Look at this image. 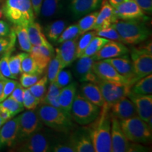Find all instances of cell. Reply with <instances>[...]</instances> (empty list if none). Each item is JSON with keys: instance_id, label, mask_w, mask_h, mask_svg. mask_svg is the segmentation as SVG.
I'll return each mask as SVG.
<instances>
[{"instance_id": "e0dca14e", "label": "cell", "mask_w": 152, "mask_h": 152, "mask_svg": "<svg viewBox=\"0 0 152 152\" xmlns=\"http://www.w3.org/2000/svg\"><path fill=\"white\" fill-rule=\"evenodd\" d=\"M128 52V49L125 44L109 40L92 57L95 61H96L123 56Z\"/></svg>"}, {"instance_id": "e575fe53", "label": "cell", "mask_w": 152, "mask_h": 152, "mask_svg": "<svg viewBox=\"0 0 152 152\" xmlns=\"http://www.w3.org/2000/svg\"><path fill=\"white\" fill-rule=\"evenodd\" d=\"M61 0H43L40 14L45 18L54 16L60 8Z\"/></svg>"}, {"instance_id": "c3c4849f", "label": "cell", "mask_w": 152, "mask_h": 152, "mask_svg": "<svg viewBox=\"0 0 152 152\" xmlns=\"http://www.w3.org/2000/svg\"><path fill=\"white\" fill-rule=\"evenodd\" d=\"M23 93H24V88L20 83H18L16 87L13 91L12 93L10 94V97L14 99L18 103L23 104Z\"/></svg>"}, {"instance_id": "cb8c5ba5", "label": "cell", "mask_w": 152, "mask_h": 152, "mask_svg": "<svg viewBox=\"0 0 152 152\" xmlns=\"http://www.w3.org/2000/svg\"><path fill=\"white\" fill-rule=\"evenodd\" d=\"M102 0H71V10L75 18L85 16L99 7Z\"/></svg>"}, {"instance_id": "11a10c76", "label": "cell", "mask_w": 152, "mask_h": 152, "mask_svg": "<svg viewBox=\"0 0 152 152\" xmlns=\"http://www.w3.org/2000/svg\"><path fill=\"white\" fill-rule=\"evenodd\" d=\"M6 79H7V77H3V76L0 75V96H1V93H2Z\"/></svg>"}, {"instance_id": "8fae6325", "label": "cell", "mask_w": 152, "mask_h": 152, "mask_svg": "<svg viewBox=\"0 0 152 152\" xmlns=\"http://www.w3.org/2000/svg\"><path fill=\"white\" fill-rule=\"evenodd\" d=\"M130 59L138 80L152 73V54L139 47H132Z\"/></svg>"}, {"instance_id": "f907efd6", "label": "cell", "mask_w": 152, "mask_h": 152, "mask_svg": "<svg viewBox=\"0 0 152 152\" xmlns=\"http://www.w3.org/2000/svg\"><path fill=\"white\" fill-rule=\"evenodd\" d=\"M134 1L144 12L151 14L152 11V0H134Z\"/></svg>"}, {"instance_id": "9f6ffc18", "label": "cell", "mask_w": 152, "mask_h": 152, "mask_svg": "<svg viewBox=\"0 0 152 152\" xmlns=\"http://www.w3.org/2000/svg\"><path fill=\"white\" fill-rule=\"evenodd\" d=\"M123 1H124V0H108V1L110 3V4H111L113 7L119 4L120 3H121Z\"/></svg>"}, {"instance_id": "4fadbf2b", "label": "cell", "mask_w": 152, "mask_h": 152, "mask_svg": "<svg viewBox=\"0 0 152 152\" xmlns=\"http://www.w3.org/2000/svg\"><path fill=\"white\" fill-rule=\"evenodd\" d=\"M113 12L119 20H134L145 17L144 11L134 0H124L113 7Z\"/></svg>"}, {"instance_id": "7a4b0ae2", "label": "cell", "mask_w": 152, "mask_h": 152, "mask_svg": "<svg viewBox=\"0 0 152 152\" xmlns=\"http://www.w3.org/2000/svg\"><path fill=\"white\" fill-rule=\"evenodd\" d=\"M111 26L118 33L123 44L135 45L146 41L149 37L150 31L144 23L139 19L118 20Z\"/></svg>"}, {"instance_id": "f6af8a7d", "label": "cell", "mask_w": 152, "mask_h": 152, "mask_svg": "<svg viewBox=\"0 0 152 152\" xmlns=\"http://www.w3.org/2000/svg\"><path fill=\"white\" fill-rule=\"evenodd\" d=\"M41 75L37 73H22L20 77V83L23 88H29L40 79Z\"/></svg>"}, {"instance_id": "ab89813d", "label": "cell", "mask_w": 152, "mask_h": 152, "mask_svg": "<svg viewBox=\"0 0 152 152\" xmlns=\"http://www.w3.org/2000/svg\"><path fill=\"white\" fill-rule=\"evenodd\" d=\"M79 36L80 35L78 26L77 24H73L64 29L56 42L58 44H61L65 41L73 39Z\"/></svg>"}, {"instance_id": "4316f807", "label": "cell", "mask_w": 152, "mask_h": 152, "mask_svg": "<svg viewBox=\"0 0 152 152\" xmlns=\"http://www.w3.org/2000/svg\"><path fill=\"white\" fill-rule=\"evenodd\" d=\"M69 143L75 152H95L90 134L87 133L73 134L70 139Z\"/></svg>"}, {"instance_id": "5bb4252c", "label": "cell", "mask_w": 152, "mask_h": 152, "mask_svg": "<svg viewBox=\"0 0 152 152\" xmlns=\"http://www.w3.org/2000/svg\"><path fill=\"white\" fill-rule=\"evenodd\" d=\"M104 61L111 64L118 71V73L125 77L128 80L129 84L132 86L138 80L133 68L132 61L126 54L123 55V56H121L115 58H108V59H104Z\"/></svg>"}, {"instance_id": "4dcf8cb0", "label": "cell", "mask_w": 152, "mask_h": 152, "mask_svg": "<svg viewBox=\"0 0 152 152\" xmlns=\"http://www.w3.org/2000/svg\"><path fill=\"white\" fill-rule=\"evenodd\" d=\"M97 14L98 11H94V12L92 11L90 14L85 15V16L79 20L77 23V26L79 28L80 35H83L90 30H93Z\"/></svg>"}, {"instance_id": "7bdbcfd3", "label": "cell", "mask_w": 152, "mask_h": 152, "mask_svg": "<svg viewBox=\"0 0 152 152\" xmlns=\"http://www.w3.org/2000/svg\"><path fill=\"white\" fill-rule=\"evenodd\" d=\"M37 73L42 75V73L39 69L38 66L36 64L33 58L28 55L23 59L21 63V73Z\"/></svg>"}, {"instance_id": "94428289", "label": "cell", "mask_w": 152, "mask_h": 152, "mask_svg": "<svg viewBox=\"0 0 152 152\" xmlns=\"http://www.w3.org/2000/svg\"><path fill=\"white\" fill-rule=\"evenodd\" d=\"M1 147V143H0V148Z\"/></svg>"}, {"instance_id": "ac0fdd59", "label": "cell", "mask_w": 152, "mask_h": 152, "mask_svg": "<svg viewBox=\"0 0 152 152\" xmlns=\"http://www.w3.org/2000/svg\"><path fill=\"white\" fill-rule=\"evenodd\" d=\"M19 129V116L9 120L0 128V143L1 147H11L17 141Z\"/></svg>"}, {"instance_id": "d4e9b609", "label": "cell", "mask_w": 152, "mask_h": 152, "mask_svg": "<svg viewBox=\"0 0 152 152\" xmlns=\"http://www.w3.org/2000/svg\"><path fill=\"white\" fill-rule=\"evenodd\" d=\"M80 94L92 104L102 108L104 100L99 87L96 83L87 82L80 86Z\"/></svg>"}, {"instance_id": "bcb514c9", "label": "cell", "mask_w": 152, "mask_h": 152, "mask_svg": "<svg viewBox=\"0 0 152 152\" xmlns=\"http://www.w3.org/2000/svg\"><path fill=\"white\" fill-rule=\"evenodd\" d=\"M72 81L71 73L68 70L61 69L57 74L55 83L61 88L66 87Z\"/></svg>"}, {"instance_id": "7402d4cb", "label": "cell", "mask_w": 152, "mask_h": 152, "mask_svg": "<svg viewBox=\"0 0 152 152\" xmlns=\"http://www.w3.org/2000/svg\"><path fill=\"white\" fill-rule=\"evenodd\" d=\"M30 56L35 61L42 73L47 68L49 61L54 55V50L45 46H33L29 53Z\"/></svg>"}, {"instance_id": "db71d44e", "label": "cell", "mask_w": 152, "mask_h": 152, "mask_svg": "<svg viewBox=\"0 0 152 152\" xmlns=\"http://www.w3.org/2000/svg\"><path fill=\"white\" fill-rule=\"evenodd\" d=\"M0 117L4 121V122H7V121L12 118L11 113H9L8 110L2 107V106H0Z\"/></svg>"}, {"instance_id": "b9f144b4", "label": "cell", "mask_w": 152, "mask_h": 152, "mask_svg": "<svg viewBox=\"0 0 152 152\" xmlns=\"http://www.w3.org/2000/svg\"><path fill=\"white\" fill-rule=\"evenodd\" d=\"M95 33H96V36L104 37L105 39H109V40L122 42V40H121V38L120 37L118 33L112 26H110L109 28H104V29L102 30H95Z\"/></svg>"}, {"instance_id": "f35d334b", "label": "cell", "mask_w": 152, "mask_h": 152, "mask_svg": "<svg viewBox=\"0 0 152 152\" xmlns=\"http://www.w3.org/2000/svg\"><path fill=\"white\" fill-rule=\"evenodd\" d=\"M82 37L79 40H77V47H76V56L77 58H80L82 54L85 51V49L87 48L91 40L96 36L95 30L92 31H88L86 33L80 35Z\"/></svg>"}, {"instance_id": "f5cc1de1", "label": "cell", "mask_w": 152, "mask_h": 152, "mask_svg": "<svg viewBox=\"0 0 152 152\" xmlns=\"http://www.w3.org/2000/svg\"><path fill=\"white\" fill-rule=\"evenodd\" d=\"M30 1H31L32 7H33L35 16H39V14H40L41 7L43 0H30Z\"/></svg>"}, {"instance_id": "83f0119b", "label": "cell", "mask_w": 152, "mask_h": 152, "mask_svg": "<svg viewBox=\"0 0 152 152\" xmlns=\"http://www.w3.org/2000/svg\"><path fill=\"white\" fill-rule=\"evenodd\" d=\"M16 36L18 39L19 46L21 50L29 54L31 51L33 45L30 43L28 36V28L26 26H14L13 27Z\"/></svg>"}, {"instance_id": "9a60e30c", "label": "cell", "mask_w": 152, "mask_h": 152, "mask_svg": "<svg viewBox=\"0 0 152 152\" xmlns=\"http://www.w3.org/2000/svg\"><path fill=\"white\" fill-rule=\"evenodd\" d=\"M94 61L92 56H82L78 58L74 68V72L80 81L90 82L96 84L99 78L93 71L92 66Z\"/></svg>"}, {"instance_id": "681fc988", "label": "cell", "mask_w": 152, "mask_h": 152, "mask_svg": "<svg viewBox=\"0 0 152 152\" xmlns=\"http://www.w3.org/2000/svg\"><path fill=\"white\" fill-rule=\"evenodd\" d=\"M50 151L54 152H75L73 148L68 144H56L54 146L50 147Z\"/></svg>"}, {"instance_id": "52a82bcc", "label": "cell", "mask_w": 152, "mask_h": 152, "mask_svg": "<svg viewBox=\"0 0 152 152\" xmlns=\"http://www.w3.org/2000/svg\"><path fill=\"white\" fill-rule=\"evenodd\" d=\"M111 152L145 151V147L127 139L120 125L119 120L111 115Z\"/></svg>"}, {"instance_id": "74e56055", "label": "cell", "mask_w": 152, "mask_h": 152, "mask_svg": "<svg viewBox=\"0 0 152 152\" xmlns=\"http://www.w3.org/2000/svg\"><path fill=\"white\" fill-rule=\"evenodd\" d=\"M0 106H2L8 110L12 118L24 110V106L22 104L18 103L10 96H8L6 99L2 101L0 103Z\"/></svg>"}, {"instance_id": "484cf974", "label": "cell", "mask_w": 152, "mask_h": 152, "mask_svg": "<svg viewBox=\"0 0 152 152\" xmlns=\"http://www.w3.org/2000/svg\"><path fill=\"white\" fill-rule=\"evenodd\" d=\"M76 86L77 85L74 82L69 83L66 87L61 88L58 96V103L62 110L69 115L72 104L76 95Z\"/></svg>"}, {"instance_id": "6125c7cd", "label": "cell", "mask_w": 152, "mask_h": 152, "mask_svg": "<svg viewBox=\"0 0 152 152\" xmlns=\"http://www.w3.org/2000/svg\"><path fill=\"white\" fill-rule=\"evenodd\" d=\"M1 56H0V58H1Z\"/></svg>"}, {"instance_id": "f1b7e54d", "label": "cell", "mask_w": 152, "mask_h": 152, "mask_svg": "<svg viewBox=\"0 0 152 152\" xmlns=\"http://www.w3.org/2000/svg\"><path fill=\"white\" fill-rule=\"evenodd\" d=\"M131 91L139 94H151L152 75L149 74L138 80L131 87Z\"/></svg>"}, {"instance_id": "603a6c76", "label": "cell", "mask_w": 152, "mask_h": 152, "mask_svg": "<svg viewBox=\"0 0 152 152\" xmlns=\"http://www.w3.org/2000/svg\"><path fill=\"white\" fill-rule=\"evenodd\" d=\"M27 28L30 43L33 46H45L54 50L52 45L49 42L46 35L43 33L42 28L39 23L33 21L28 25Z\"/></svg>"}, {"instance_id": "277c9868", "label": "cell", "mask_w": 152, "mask_h": 152, "mask_svg": "<svg viewBox=\"0 0 152 152\" xmlns=\"http://www.w3.org/2000/svg\"><path fill=\"white\" fill-rule=\"evenodd\" d=\"M3 14L14 26H26L35 21L30 0H5Z\"/></svg>"}, {"instance_id": "44dd1931", "label": "cell", "mask_w": 152, "mask_h": 152, "mask_svg": "<svg viewBox=\"0 0 152 152\" xmlns=\"http://www.w3.org/2000/svg\"><path fill=\"white\" fill-rule=\"evenodd\" d=\"M77 37L73 39H70L61 43L60 48L56 49V52L58 54L61 62L63 68H66L71 65L77 59L76 56V47L77 42L78 40Z\"/></svg>"}, {"instance_id": "680465c9", "label": "cell", "mask_w": 152, "mask_h": 152, "mask_svg": "<svg viewBox=\"0 0 152 152\" xmlns=\"http://www.w3.org/2000/svg\"><path fill=\"white\" fill-rule=\"evenodd\" d=\"M4 16V14H3L2 8H1V7H0V18H2V16Z\"/></svg>"}, {"instance_id": "ffe728a7", "label": "cell", "mask_w": 152, "mask_h": 152, "mask_svg": "<svg viewBox=\"0 0 152 152\" xmlns=\"http://www.w3.org/2000/svg\"><path fill=\"white\" fill-rule=\"evenodd\" d=\"M118 20L113 12V7L108 0H103L93 30H99L109 28Z\"/></svg>"}, {"instance_id": "30bf717a", "label": "cell", "mask_w": 152, "mask_h": 152, "mask_svg": "<svg viewBox=\"0 0 152 152\" xmlns=\"http://www.w3.org/2000/svg\"><path fill=\"white\" fill-rule=\"evenodd\" d=\"M18 116L19 129L16 142L39 132L43 128V123L34 110H28Z\"/></svg>"}, {"instance_id": "ee69618b", "label": "cell", "mask_w": 152, "mask_h": 152, "mask_svg": "<svg viewBox=\"0 0 152 152\" xmlns=\"http://www.w3.org/2000/svg\"><path fill=\"white\" fill-rule=\"evenodd\" d=\"M16 38V33L13 28H11V33L9 36L0 37V56H1L7 49L11 47H14Z\"/></svg>"}, {"instance_id": "d590c367", "label": "cell", "mask_w": 152, "mask_h": 152, "mask_svg": "<svg viewBox=\"0 0 152 152\" xmlns=\"http://www.w3.org/2000/svg\"><path fill=\"white\" fill-rule=\"evenodd\" d=\"M47 84H48V79H47V75H45L42 78L40 77V79L37 83H35L28 89L36 98L40 100L41 102L44 96L46 94Z\"/></svg>"}, {"instance_id": "3957f363", "label": "cell", "mask_w": 152, "mask_h": 152, "mask_svg": "<svg viewBox=\"0 0 152 152\" xmlns=\"http://www.w3.org/2000/svg\"><path fill=\"white\" fill-rule=\"evenodd\" d=\"M36 113L43 125L57 132L67 133L73 126L71 115L48 104H42Z\"/></svg>"}, {"instance_id": "7dc6e473", "label": "cell", "mask_w": 152, "mask_h": 152, "mask_svg": "<svg viewBox=\"0 0 152 152\" xmlns=\"http://www.w3.org/2000/svg\"><path fill=\"white\" fill-rule=\"evenodd\" d=\"M18 83V82L15 80V79H6L2 93H1V96H0V103H1L2 101L6 99L8 96H10V94L12 93L13 91H14L15 87H16Z\"/></svg>"}, {"instance_id": "1f68e13d", "label": "cell", "mask_w": 152, "mask_h": 152, "mask_svg": "<svg viewBox=\"0 0 152 152\" xmlns=\"http://www.w3.org/2000/svg\"><path fill=\"white\" fill-rule=\"evenodd\" d=\"M28 55L29 54L27 52H22L9 57V66L14 79H17L18 76L20 74H21L22 61L25 57L28 56Z\"/></svg>"}, {"instance_id": "f546056e", "label": "cell", "mask_w": 152, "mask_h": 152, "mask_svg": "<svg viewBox=\"0 0 152 152\" xmlns=\"http://www.w3.org/2000/svg\"><path fill=\"white\" fill-rule=\"evenodd\" d=\"M66 23L64 20H58L49 24L45 28V35L51 41H57L61 34L66 28Z\"/></svg>"}, {"instance_id": "6f0895ef", "label": "cell", "mask_w": 152, "mask_h": 152, "mask_svg": "<svg viewBox=\"0 0 152 152\" xmlns=\"http://www.w3.org/2000/svg\"><path fill=\"white\" fill-rule=\"evenodd\" d=\"M5 122H4V120L1 118V117H0V128H1V127L3 125V124Z\"/></svg>"}, {"instance_id": "8992f818", "label": "cell", "mask_w": 152, "mask_h": 152, "mask_svg": "<svg viewBox=\"0 0 152 152\" xmlns=\"http://www.w3.org/2000/svg\"><path fill=\"white\" fill-rule=\"evenodd\" d=\"M123 133L129 141L134 143H147L152 137L151 129L138 116L119 120Z\"/></svg>"}, {"instance_id": "6da1fadb", "label": "cell", "mask_w": 152, "mask_h": 152, "mask_svg": "<svg viewBox=\"0 0 152 152\" xmlns=\"http://www.w3.org/2000/svg\"><path fill=\"white\" fill-rule=\"evenodd\" d=\"M89 130V134L95 152H111V114L109 111L101 109L99 115Z\"/></svg>"}, {"instance_id": "5b68a950", "label": "cell", "mask_w": 152, "mask_h": 152, "mask_svg": "<svg viewBox=\"0 0 152 152\" xmlns=\"http://www.w3.org/2000/svg\"><path fill=\"white\" fill-rule=\"evenodd\" d=\"M100 112V107L85 99L80 93H77L72 104L70 115L79 125H87L94 122Z\"/></svg>"}, {"instance_id": "836d02e7", "label": "cell", "mask_w": 152, "mask_h": 152, "mask_svg": "<svg viewBox=\"0 0 152 152\" xmlns=\"http://www.w3.org/2000/svg\"><path fill=\"white\" fill-rule=\"evenodd\" d=\"M109 41V39H105V38L99 37V36H95L89 44L87 48L82 54L81 56H93L94 55L98 52L99 49L104 46L105 44Z\"/></svg>"}, {"instance_id": "7c38bea8", "label": "cell", "mask_w": 152, "mask_h": 152, "mask_svg": "<svg viewBox=\"0 0 152 152\" xmlns=\"http://www.w3.org/2000/svg\"><path fill=\"white\" fill-rule=\"evenodd\" d=\"M92 69L94 73L100 80L121 84L130 85L128 80L120 75L113 66L106 61L100 60L94 61Z\"/></svg>"}, {"instance_id": "8d00e7d4", "label": "cell", "mask_w": 152, "mask_h": 152, "mask_svg": "<svg viewBox=\"0 0 152 152\" xmlns=\"http://www.w3.org/2000/svg\"><path fill=\"white\" fill-rule=\"evenodd\" d=\"M14 47H11V48L7 49L0 58V75L7 77V78L14 79L9 66V57L11 56V53L14 51Z\"/></svg>"}, {"instance_id": "d6986e66", "label": "cell", "mask_w": 152, "mask_h": 152, "mask_svg": "<svg viewBox=\"0 0 152 152\" xmlns=\"http://www.w3.org/2000/svg\"><path fill=\"white\" fill-rule=\"evenodd\" d=\"M109 111H111V115L118 120L138 116L135 106L128 96H125L114 104Z\"/></svg>"}, {"instance_id": "d6a6232c", "label": "cell", "mask_w": 152, "mask_h": 152, "mask_svg": "<svg viewBox=\"0 0 152 152\" xmlns=\"http://www.w3.org/2000/svg\"><path fill=\"white\" fill-rule=\"evenodd\" d=\"M47 79L48 83H51L55 82L57 74L58 73L61 69H64L62 67L61 62L58 54L56 52V54L54 55L52 59L49 61L48 66H47Z\"/></svg>"}, {"instance_id": "2e32d148", "label": "cell", "mask_w": 152, "mask_h": 152, "mask_svg": "<svg viewBox=\"0 0 152 152\" xmlns=\"http://www.w3.org/2000/svg\"><path fill=\"white\" fill-rule=\"evenodd\" d=\"M128 97L135 106L138 117L147 123L152 117V95L135 94L130 90Z\"/></svg>"}, {"instance_id": "9c48e42d", "label": "cell", "mask_w": 152, "mask_h": 152, "mask_svg": "<svg viewBox=\"0 0 152 152\" xmlns=\"http://www.w3.org/2000/svg\"><path fill=\"white\" fill-rule=\"evenodd\" d=\"M50 144L42 133L35 132L22 140L17 142L13 146L12 151L20 152H47L50 151Z\"/></svg>"}, {"instance_id": "60d3db41", "label": "cell", "mask_w": 152, "mask_h": 152, "mask_svg": "<svg viewBox=\"0 0 152 152\" xmlns=\"http://www.w3.org/2000/svg\"><path fill=\"white\" fill-rule=\"evenodd\" d=\"M40 104V100L36 98L28 88H24L23 105L27 110H35Z\"/></svg>"}, {"instance_id": "816d5d0a", "label": "cell", "mask_w": 152, "mask_h": 152, "mask_svg": "<svg viewBox=\"0 0 152 152\" xmlns=\"http://www.w3.org/2000/svg\"><path fill=\"white\" fill-rule=\"evenodd\" d=\"M11 28L4 20H0V37H7L11 33Z\"/></svg>"}, {"instance_id": "91938a15", "label": "cell", "mask_w": 152, "mask_h": 152, "mask_svg": "<svg viewBox=\"0 0 152 152\" xmlns=\"http://www.w3.org/2000/svg\"><path fill=\"white\" fill-rule=\"evenodd\" d=\"M4 1V0H0V2H1V1Z\"/></svg>"}, {"instance_id": "ba28073f", "label": "cell", "mask_w": 152, "mask_h": 152, "mask_svg": "<svg viewBox=\"0 0 152 152\" xmlns=\"http://www.w3.org/2000/svg\"><path fill=\"white\" fill-rule=\"evenodd\" d=\"M96 85L99 87L104 100V104L102 109L109 111L114 104L125 96H128L132 87V85L128 84L112 83L100 79Z\"/></svg>"}]
</instances>
